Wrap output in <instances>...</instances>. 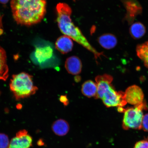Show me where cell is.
Here are the masks:
<instances>
[{
    "label": "cell",
    "instance_id": "16",
    "mask_svg": "<svg viewBox=\"0 0 148 148\" xmlns=\"http://www.w3.org/2000/svg\"><path fill=\"white\" fill-rule=\"evenodd\" d=\"M146 32L145 27L140 23H136L131 26L130 29V32L131 36L135 39L141 38L145 34Z\"/></svg>",
    "mask_w": 148,
    "mask_h": 148
},
{
    "label": "cell",
    "instance_id": "1",
    "mask_svg": "<svg viewBox=\"0 0 148 148\" xmlns=\"http://www.w3.org/2000/svg\"><path fill=\"white\" fill-rule=\"evenodd\" d=\"M46 0H12L13 16L20 25L31 26L43 19L46 12Z\"/></svg>",
    "mask_w": 148,
    "mask_h": 148
},
{
    "label": "cell",
    "instance_id": "2",
    "mask_svg": "<svg viewBox=\"0 0 148 148\" xmlns=\"http://www.w3.org/2000/svg\"><path fill=\"white\" fill-rule=\"evenodd\" d=\"M56 10L57 23L61 32L91 52L96 60L100 58L101 56L103 55V53L99 52L90 45L80 29L72 22V11L69 5L66 3H59Z\"/></svg>",
    "mask_w": 148,
    "mask_h": 148
},
{
    "label": "cell",
    "instance_id": "8",
    "mask_svg": "<svg viewBox=\"0 0 148 148\" xmlns=\"http://www.w3.org/2000/svg\"><path fill=\"white\" fill-rule=\"evenodd\" d=\"M65 67L69 73L73 75H78L82 70V62L78 57H70L66 59Z\"/></svg>",
    "mask_w": 148,
    "mask_h": 148
},
{
    "label": "cell",
    "instance_id": "6",
    "mask_svg": "<svg viewBox=\"0 0 148 148\" xmlns=\"http://www.w3.org/2000/svg\"><path fill=\"white\" fill-rule=\"evenodd\" d=\"M32 138L27 131L23 130L16 134L12 138L8 148H29L32 145Z\"/></svg>",
    "mask_w": 148,
    "mask_h": 148
},
{
    "label": "cell",
    "instance_id": "22",
    "mask_svg": "<svg viewBox=\"0 0 148 148\" xmlns=\"http://www.w3.org/2000/svg\"><path fill=\"white\" fill-rule=\"evenodd\" d=\"M9 0H0V3H3V4H5L8 3Z\"/></svg>",
    "mask_w": 148,
    "mask_h": 148
},
{
    "label": "cell",
    "instance_id": "18",
    "mask_svg": "<svg viewBox=\"0 0 148 148\" xmlns=\"http://www.w3.org/2000/svg\"><path fill=\"white\" fill-rule=\"evenodd\" d=\"M134 148H148V138L137 142Z\"/></svg>",
    "mask_w": 148,
    "mask_h": 148
},
{
    "label": "cell",
    "instance_id": "11",
    "mask_svg": "<svg viewBox=\"0 0 148 148\" xmlns=\"http://www.w3.org/2000/svg\"><path fill=\"white\" fill-rule=\"evenodd\" d=\"M53 55V49L51 46H46L36 48L35 55L38 62L40 63L51 58Z\"/></svg>",
    "mask_w": 148,
    "mask_h": 148
},
{
    "label": "cell",
    "instance_id": "5",
    "mask_svg": "<svg viewBox=\"0 0 148 148\" xmlns=\"http://www.w3.org/2000/svg\"><path fill=\"white\" fill-rule=\"evenodd\" d=\"M144 103L135 106L134 108L125 110L123 121V128L125 130L130 129H142V122L144 115L143 111L146 108Z\"/></svg>",
    "mask_w": 148,
    "mask_h": 148
},
{
    "label": "cell",
    "instance_id": "15",
    "mask_svg": "<svg viewBox=\"0 0 148 148\" xmlns=\"http://www.w3.org/2000/svg\"><path fill=\"white\" fill-rule=\"evenodd\" d=\"M136 51L138 57L143 61L146 67L148 68V41L138 45Z\"/></svg>",
    "mask_w": 148,
    "mask_h": 148
},
{
    "label": "cell",
    "instance_id": "14",
    "mask_svg": "<svg viewBox=\"0 0 148 148\" xmlns=\"http://www.w3.org/2000/svg\"><path fill=\"white\" fill-rule=\"evenodd\" d=\"M8 77V68L7 63L6 53L0 46V79L6 80Z\"/></svg>",
    "mask_w": 148,
    "mask_h": 148
},
{
    "label": "cell",
    "instance_id": "19",
    "mask_svg": "<svg viewBox=\"0 0 148 148\" xmlns=\"http://www.w3.org/2000/svg\"><path fill=\"white\" fill-rule=\"evenodd\" d=\"M142 129L145 132H148V114L144 115L142 122Z\"/></svg>",
    "mask_w": 148,
    "mask_h": 148
},
{
    "label": "cell",
    "instance_id": "7",
    "mask_svg": "<svg viewBox=\"0 0 148 148\" xmlns=\"http://www.w3.org/2000/svg\"><path fill=\"white\" fill-rule=\"evenodd\" d=\"M125 97L127 103L136 106L143 102L144 95L141 88L136 85L129 87L126 90Z\"/></svg>",
    "mask_w": 148,
    "mask_h": 148
},
{
    "label": "cell",
    "instance_id": "20",
    "mask_svg": "<svg viewBox=\"0 0 148 148\" xmlns=\"http://www.w3.org/2000/svg\"><path fill=\"white\" fill-rule=\"evenodd\" d=\"M60 101L64 103L65 105H67L68 103V101L65 96L61 97L60 98Z\"/></svg>",
    "mask_w": 148,
    "mask_h": 148
},
{
    "label": "cell",
    "instance_id": "13",
    "mask_svg": "<svg viewBox=\"0 0 148 148\" xmlns=\"http://www.w3.org/2000/svg\"><path fill=\"white\" fill-rule=\"evenodd\" d=\"M81 91L83 95L86 97H95L97 91V83L90 80L86 81L82 85Z\"/></svg>",
    "mask_w": 148,
    "mask_h": 148
},
{
    "label": "cell",
    "instance_id": "10",
    "mask_svg": "<svg viewBox=\"0 0 148 148\" xmlns=\"http://www.w3.org/2000/svg\"><path fill=\"white\" fill-rule=\"evenodd\" d=\"M98 41L102 47L106 49H113L117 43L116 37L110 33L101 35L98 38Z\"/></svg>",
    "mask_w": 148,
    "mask_h": 148
},
{
    "label": "cell",
    "instance_id": "21",
    "mask_svg": "<svg viewBox=\"0 0 148 148\" xmlns=\"http://www.w3.org/2000/svg\"><path fill=\"white\" fill-rule=\"evenodd\" d=\"M118 112H124L125 111V109H124L123 108V107H118Z\"/></svg>",
    "mask_w": 148,
    "mask_h": 148
},
{
    "label": "cell",
    "instance_id": "9",
    "mask_svg": "<svg viewBox=\"0 0 148 148\" xmlns=\"http://www.w3.org/2000/svg\"><path fill=\"white\" fill-rule=\"evenodd\" d=\"M56 47L63 54H66L73 49V43L72 39L64 35L57 39L55 43Z\"/></svg>",
    "mask_w": 148,
    "mask_h": 148
},
{
    "label": "cell",
    "instance_id": "12",
    "mask_svg": "<svg viewBox=\"0 0 148 148\" xmlns=\"http://www.w3.org/2000/svg\"><path fill=\"white\" fill-rule=\"evenodd\" d=\"M52 129L55 134L59 136H63L69 132L70 127L69 124L66 120L60 119L53 123Z\"/></svg>",
    "mask_w": 148,
    "mask_h": 148
},
{
    "label": "cell",
    "instance_id": "3",
    "mask_svg": "<svg viewBox=\"0 0 148 148\" xmlns=\"http://www.w3.org/2000/svg\"><path fill=\"white\" fill-rule=\"evenodd\" d=\"M113 79L112 77L108 74L95 77L97 91L95 98L101 99L107 107H123L127 103L125 92L116 91L112 84Z\"/></svg>",
    "mask_w": 148,
    "mask_h": 148
},
{
    "label": "cell",
    "instance_id": "4",
    "mask_svg": "<svg viewBox=\"0 0 148 148\" xmlns=\"http://www.w3.org/2000/svg\"><path fill=\"white\" fill-rule=\"evenodd\" d=\"M10 88L17 100L33 95L38 90L33 84L32 77L25 73L13 76Z\"/></svg>",
    "mask_w": 148,
    "mask_h": 148
},
{
    "label": "cell",
    "instance_id": "17",
    "mask_svg": "<svg viewBox=\"0 0 148 148\" xmlns=\"http://www.w3.org/2000/svg\"><path fill=\"white\" fill-rule=\"evenodd\" d=\"M10 143L8 136L0 133V148H8Z\"/></svg>",
    "mask_w": 148,
    "mask_h": 148
}]
</instances>
